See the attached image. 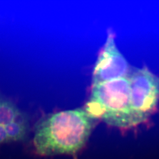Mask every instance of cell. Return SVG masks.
Instances as JSON below:
<instances>
[{"label": "cell", "instance_id": "obj_1", "mask_svg": "<svg viewBox=\"0 0 159 159\" xmlns=\"http://www.w3.org/2000/svg\"><path fill=\"white\" fill-rule=\"evenodd\" d=\"M84 108L48 114L35 126L33 144L43 156L74 155L85 146L94 124Z\"/></svg>", "mask_w": 159, "mask_h": 159}, {"label": "cell", "instance_id": "obj_2", "mask_svg": "<svg viewBox=\"0 0 159 159\" xmlns=\"http://www.w3.org/2000/svg\"><path fill=\"white\" fill-rule=\"evenodd\" d=\"M94 119L119 128L134 126L128 76L91 86L84 107Z\"/></svg>", "mask_w": 159, "mask_h": 159}, {"label": "cell", "instance_id": "obj_3", "mask_svg": "<svg viewBox=\"0 0 159 159\" xmlns=\"http://www.w3.org/2000/svg\"><path fill=\"white\" fill-rule=\"evenodd\" d=\"M131 112L134 125L145 121L159 102V77L148 68H136L128 75Z\"/></svg>", "mask_w": 159, "mask_h": 159}, {"label": "cell", "instance_id": "obj_4", "mask_svg": "<svg viewBox=\"0 0 159 159\" xmlns=\"http://www.w3.org/2000/svg\"><path fill=\"white\" fill-rule=\"evenodd\" d=\"M129 64L116 45L114 34L108 31L106 42L99 53L92 75V85L127 77Z\"/></svg>", "mask_w": 159, "mask_h": 159}, {"label": "cell", "instance_id": "obj_5", "mask_svg": "<svg viewBox=\"0 0 159 159\" xmlns=\"http://www.w3.org/2000/svg\"><path fill=\"white\" fill-rule=\"evenodd\" d=\"M28 128L27 119L22 113L14 122L6 126L10 142H18L23 140L27 133Z\"/></svg>", "mask_w": 159, "mask_h": 159}, {"label": "cell", "instance_id": "obj_6", "mask_svg": "<svg viewBox=\"0 0 159 159\" xmlns=\"http://www.w3.org/2000/svg\"><path fill=\"white\" fill-rule=\"evenodd\" d=\"M22 113L12 102L0 97V125L6 127L14 122Z\"/></svg>", "mask_w": 159, "mask_h": 159}, {"label": "cell", "instance_id": "obj_7", "mask_svg": "<svg viewBox=\"0 0 159 159\" xmlns=\"http://www.w3.org/2000/svg\"><path fill=\"white\" fill-rule=\"evenodd\" d=\"M10 142L9 138L6 131V127L0 125V144Z\"/></svg>", "mask_w": 159, "mask_h": 159}]
</instances>
